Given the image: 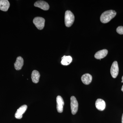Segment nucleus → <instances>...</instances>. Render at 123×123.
Instances as JSON below:
<instances>
[{
    "label": "nucleus",
    "instance_id": "obj_7",
    "mask_svg": "<svg viewBox=\"0 0 123 123\" xmlns=\"http://www.w3.org/2000/svg\"><path fill=\"white\" fill-rule=\"evenodd\" d=\"M34 6L38 7L44 10H48L49 9V6L47 2L43 0H39L35 3Z\"/></svg>",
    "mask_w": 123,
    "mask_h": 123
},
{
    "label": "nucleus",
    "instance_id": "obj_18",
    "mask_svg": "<svg viewBox=\"0 0 123 123\" xmlns=\"http://www.w3.org/2000/svg\"><path fill=\"white\" fill-rule=\"evenodd\" d=\"M122 81H121V82H122V83H123V77H122Z\"/></svg>",
    "mask_w": 123,
    "mask_h": 123
},
{
    "label": "nucleus",
    "instance_id": "obj_3",
    "mask_svg": "<svg viewBox=\"0 0 123 123\" xmlns=\"http://www.w3.org/2000/svg\"><path fill=\"white\" fill-rule=\"evenodd\" d=\"M45 20L43 18L37 17L34 18L33 22L38 30H42L44 28Z\"/></svg>",
    "mask_w": 123,
    "mask_h": 123
},
{
    "label": "nucleus",
    "instance_id": "obj_13",
    "mask_svg": "<svg viewBox=\"0 0 123 123\" xmlns=\"http://www.w3.org/2000/svg\"><path fill=\"white\" fill-rule=\"evenodd\" d=\"M108 51L106 49H103L97 52L94 55V57L97 59H101L107 55Z\"/></svg>",
    "mask_w": 123,
    "mask_h": 123
},
{
    "label": "nucleus",
    "instance_id": "obj_4",
    "mask_svg": "<svg viewBox=\"0 0 123 123\" xmlns=\"http://www.w3.org/2000/svg\"><path fill=\"white\" fill-rule=\"evenodd\" d=\"M70 107L72 114L73 115L76 114L78 110V103L74 96H72L70 98Z\"/></svg>",
    "mask_w": 123,
    "mask_h": 123
},
{
    "label": "nucleus",
    "instance_id": "obj_11",
    "mask_svg": "<svg viewBox=\"0 0 123 123\" xmlns=\"http://www.w3.org/2000/svg\"><path fill=\"white\" fill-rule=\"evenodd\" d=\"M92 76L89 74H84L81 78L82 81L86 85H88L90 84L92 82Z\"/></svg>",
    "mask_w": 123,
    "mask_h": 123
},
{
    "label": "nucleus",
    "instance_id": "obj_2",
    "mask_svg": "<svg viewBox=\"0 0 123 123\" xmlns=\"http://www.w3.org/2000/svg\"><path fill=\"white\" fill-rule=\"evenodd\" d=\"M75 16L73 13L70 10H67L65 15V23L67 27H70L74 22Z\"/></svg>",
    "mask_w": 123,
    "mask_h": 123
},
{
    "label": "nucleus",
    "instance_id": "obj_1",
    "mask_svg": "<svg viewBox=\"0 0 123 123\" xmlns=\"http://www.w3.org/2000/svg\"><path fill=\"white\" fill-rule=\"evenodd\" d=\"M116 12L114 10H109L105 11L101 14L100 21L103 23H106L115 17Z\"/></svg>",
    "mask_w": 123,
    "mask_h": 123
},
{
    "label": "nucleus",
    "instance_id": "obj_17",
    "mask_svg": "<svg viewBox=\"0 0 123 123\" xmlns=\"http://www.w3.org/2000/svg\"><path fill=\"white\" fill-rule=\"evenodd\" d=\"M122 123H123V116H122Z\"/></svg>",
    "mask_w": 123,
    "mask_h": 123
},
{
    "label": "nucleus",
    "instance_id": "obj_6",
    "mask_svg": "<svg viewBox=\"0 0 123 123\" xmlns=\"http://www.w3.org/2000/svg\"><path fill=\"white\" fill-rule=\"evenodd\" d=\"M56 109L57 111L59 113L63 112L64 102L63 99L61 96L59 95L56 98Z\"/></svg>",
    "mask_w": 123,
    "mask_h": 123
},
{
    "label": "nucleus",
    "instance_id": "obj_12",
    "mask_svg": "<svg viewBox=\"0 0 123 123\" xmlns=\"http://www.w3.org/2000/svg\"><path fill=\"white\" fill-rule=\"evenodd\" d=\"M10 4L7 0H0V10L4 11H7L9 8Z\"/></svg>",
    "mask_w": 123,
    "mask_h": 123
},
{
    "label": "nucleus",
    "instance_id": "obj_14",
    "mask_svg": "<svg viewBox=\"0 0 123 123\" xmlns=\"http://www.w3.org/2000/svg\"><path fill=\"white\" fill-rule=\"evenodd\" d=\"M40 74L39 72L36 70H33L31 75L32 81L34 83L37 84L39 81Z\"/></svg>",
    "mask_w": 123,
    "mask_h": 123
},
{
    "label": "nucleus",
    "instance_id": "obj_5",
    "mask_svg": "<svg viewBox=\"0 0 123 123\" xmlns=\"http://www.w3.org/2000/svg\"><path fill=\"white\" fill-rule=\"evenodd\" d=\"M119 70L118 62L115 61L112 64L111 68V74L113 78H116L118 74Z\"/></svg>",
    "mask_w": 123,
    "mask_h": 123
},
{
    "label": "nucleus",
    "instance_id": "obj_9",
    "mask_svg": "<svg viewBox=\"0 0 123 123\" xmlns=\"http://www.w3.org/2000/svg\"><path fill=\"white\" fill-rule=\"evenodd\" d=\"M95 106L99 111H103L106 107L105 102L103 99L98 98L95 102Z\"/></svg>",
    "mask_w": 123,
    "mask_h": 123
},
{
    "label": "nucleus",
    "instance_id": "obj_16",
    "mask_svg": "<svg viewBox=\"0 0 123 123\" xmlns=\"http://www.w3.org/2000/svg\"><path fill=\"white\" fill-rule=\"evenodd\" d=\"M117 33L120 35L123 34V26H119L117 27L116 29Z\"/></svg>",
    "mask_w": 123,
    "mask_h": 123
},
{
    "label": "nucleus",
    "instance_id": "obj_19",
    "mask_svg": "<svg viewBox=\"0 0 123 123\" xmlns=\"http://www.w3.org/2000/svg\"><path fill=\"white\" fill-rule=\"evenodd\" d=\"M121 91L123 92V85L122 86V88H121Z\"/></svg>",
    "mask_w": 123,
    "mask_h": 123
},
{
    "label": "nucleus",
    "instance_id": "obj_15",
    "mask_svg": "<svg viewBox=\"0 0 123 123\" xmlns=\"http://www.w3.org/2000/svg\"><path fill=\"white\" fill-rule=\"evenodd\" d=\"M72 61V58L70 56L64 55L62 58L61 64L63 65H68Z\"/></svg>",
    "mask_w": 123,
    "mask_h": 123
},
{
    "label": "nucleus",
    "instance_id": "obj_10",
    "mask_svg": "<svg viewBox=\"0 0 123 123\" xmlns=\"http://www.w3.org/2000/svg\"><path fill=\"white\" fill-rule=\"evenodd\" d=\"M24 64V60L22 57L18 56L17 58L15 63L14 64V68L16 70H21Z\"/></svg>",
    "mask_w": 123,
    "mask_h": 123
},
{
    "label": "nucleus",
    "instance_id": "obj_8",
    "mask_svg": "<svg viewBox=\"0 0 123 123\" xmlns=\"http://www.w3.org/2000/svg\"><path fill=\"white\" fill-rule=\"evenodd\" d=\"M27 108V106L26 105H23L20 107L15 113V118L17 119H21L22 118L23 115L25 112Z\"/></svg>",
    "mask_w": 123,
    "mask_h": 123
}]
</instances>
